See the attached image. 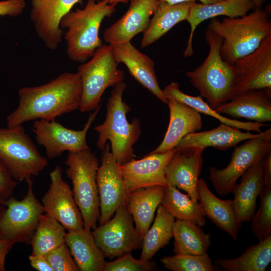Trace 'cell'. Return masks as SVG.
Here are the masks:
<instances>
[{
    "label": "cell",
    "mask_w": 271,
    "mask_h": 271,
    "mask_svg": "<svg viewBox=\"0 0 271 271\" xmlns=\"http://www.w3.org/2000/svg\"><path fill=\"white\" fill-rule=\"evenodd\" d=\"M18 95V106L7 116V127L39 119L55 120L57 117L79 109L81 80L77 72H64L43 85L23 87Z\"/></svg>",
    "instance_id": "6da1fadb"
},
{
    "label": "cell",
    "mask_w": 271,
    "mask_h": 271,
    "mask_svg": "<svg viewBox=\"0 0 271 271\" xmlns=\"http://www.w3.org/2000/svg\"><path fill=\"white\" fill-rule=\"evenodd\" d=\"M270 13L269 6L239 17L211 19L208 28L222 38L220 54L224 61L233 65L259 46L271 34Z\"/></svg>",
    "instance_id": "7a4b0ae2"
},
{
    "label": "cell",
    "mask_w": 271,
    "mask_h": 271,
    "mask_svg": "<svg viewBox=\"0 0 271 271\" xmlns=\"http://www.w3.org/2000/svg\"><path fill=\"white\" fill-rule=\"evenodd\" d=\"M115 4L101 0H87L84 7L70 11L60 21V27L66 29L64 40L68 58L83 63L103 45L99 37L102 21L115 11Z\"/></svg>",
    "instance_id": "3957f363"
},
{
    "label": "cell",
    "mask_w": 271,
    "mask_h": 271,
    "mask_svg": "<svg viewBox=\"0 0 271 271\" xmlns=\"http://www.w3.org/2000/svg\"><path fill=\"white\" fill-rule=\"evenodd\" d=\"M126 85L123 81L115 86L106 103L103 122L94 127L98 133L97 147L103 150L107 141L110 150L119 165L134 159L133 145L141 134V122L134 118L129 122L126 114L131 108L122 99Z\"/></svg>",
    "instance_id": "277c9868"
},
{
    "label": "cell",
    "mask_w": 271,
    "mask_h": 271,
    "mask_svg": "<svg viewBox=\"0 0 271 271\" xmlns=\"http://www.w3.org/2000/svg\"><path fill=\"white\" fill-rule=\"evenodd\" d=\"M205 40L209 53L203 63L186 75L200 96L215 109L236 94V80L233 65L224 61L220 49L222 38L207 29Z\"/></svg>",
    "instance_id": "5b68a950"
},
{
    "label": "cell",
    "mask_w": 271,
    "mask_h": 271,
    "mask_svg": "<svg viewBox=\"0 0 271 271\" xmlns=\"http://www.w3.org/2000/svg\"><path fill=\"white\" fill-rule=\"evenodd\" d=\"M65 165L67 177L71 180L72 194L82 217L84 228L94 230L99 216V199L96 176L99 160L90 148L68 152Z\"/></svg>",
    "instance_id": "8992f818"
},
{
    "label": "cell",
    "mask_w": 271,
    "mask_h": 271,
    "mask_svg": "<svg viewBox=\"0 0 271 271\" xmlns=\"http://www.w3.org/2000/svg\"><path fill=\"white\" fill-rule=\"evenodd\" d=\"M111 44L98 48L88 62L79 65L77 72L82 83V95L79 110L92 111L100 105L106 88L123 82V72L118 68Z\"/></svg>",
    "instance_id": "52a82bcc"
},
{
    "label": "cell",
    "mask_w": 271,
    "mask_h": 271,
    "mask_svg": "<svg viewBox=\"0 0 271 271\" xmlns=\"http://www.w3.org/2000/svg\"><path fill=\"white\" fill-rule=\"evenodd\" d=\"M0 161L14 180L27 183L48 164L23 124L0 128Z\"/></svg>",
    "instance_id": "ba28073f"
},
{
    "label": "cell",
    "mask_w": 271,
    "mask_h": 271,
    "mask_svg": "<svg viewBox=\"0 0 271 271\" xmlns=\"http://www.w3.org/2000/svg\"><path fill=\"white\" fill-rule=\"evenodd\" d=\"M28 189L21 200L14 196L0 205V239L14 244H30L44 207L36 197L32 180L27 182Z\"/></svg>",
    "instance_id": "9c48e42d"
},
{
    "label": "cell",
    "mask_w": 271,
    "mask_h": 271,
    "mask_svg": "<svg viewBox=\"0 0 271 271\" xmlns=\"http://www.w3.org/2000/svg\"><path fill=\"white\" fill-rule=\"evenodd\" d=\"M271 152V128L242 145L235 146L229 164L218 169L211 167L208 178L216 193L223 196L231 193L237 180L256 162L263 160Z\"/></svg>",
    "instance_id": "30bf717a"
},
{
    "label": "cell",
    "mask_w": 271,
    "mask_h": 271,
    "mask_svg": "<svg viewBox=\"0 0 271 271\" xmlns=\"http://www.w3.org/2000/svg\"><path fill=\"white\" fill-rule=\"evenodd\" d=\"M97 246L110 259L126 252L142 249L143 238L133 225L125 206L118 207L114 217L92 231Z\"/></svg>",
    "instance_id": "8fae6325"
},
{
    "label": "cell",
    "mask_w": 271,
    "mask_h": 271,
    "mask_svg": "<svg viewBox=\"0 0 271 271\" xmlns=\"http://www.w3.org/2000/svg\"><path fill=\"white\" fill-rule=\"evenodd\" d=\"M101 107L100 104L90 113L83 128L80 130L69 129L55 120H35L32 130L37 143L45 148L47 158H55L65 151L76 153L89 149L86 135Z\"/></svg>",
    "instance_id": "7c38bea8"
},
{
    "label": "cell",
    "mask_w": 271,
    "mask_h": 271,
    "mask_svg": "<svg viewBox=\"0 0 271 271\" xmlns=\"http://www.w3.org/2000/svg\"><path fill=\"white\" fill-rule=\"evenodd\" d=\"M102 151L101 165L96 176L99 199V225L110 220L118 207L126 206L129 195L120 172L119 165L111 152L110 144L107 143Z\"/></svg>",
    "instance_id": "4fadbf2b"
},
{
    "label": "cell",
    "mask_w": 271,
    "mask_h": 271,
    "mask_svg": "<svg viewBox=\"0 0 271 271\" xmlns=\"http://www.w3.org/2000/svg\"><path fill=\"white\" fill-rule=\"evenodd\" d=\"M50 178L49 189L42 199L45 212L56 219L67 231L83 228L81 213L72 190L62 178L60 166L50 173Z\"/></svg>",
    "instance_id": "5bb4252c"
},
{
    "label": "cell",
    "mask_w": 271,
    "mask_h": 271,
    "mask_svg": "<svg viewBox=\"0 0 271 271\" xmlns=\"http://www.w3.org/2000/svg\"><path fill=\"white\" fill-rule=\"evenodd\" d=\"M236 94L254 89H271V34L251 53L233 64Z\"/></svg>",
    "instance_id": "9a60e30c"
},
{
    "label": "cell",
    "mask_w": 271,
    "mask_h": 271,
    "mask_svg": "<svg viewBox=\"0 0 271 271\" xmlns=\"http://www.w3.org/2000/svg\"><path fill=\"white\" fill-rule=\"evenodd\" d=\"M175 150L164 153H149L119 165L120 172L128 194L142 188L168 186L165 169Z\"/></svg>",
    "instance_id": "2e32d148"
},
{
    "label": "cell",
    "mask_w": 271,
    "mask_h": 271,
    "mask_svg": "<svg viewBox=\"0 0 271 271\" xmlns=\"http://www.w3.org/2000/svg\"><path fill=\"white\" fill-rule=\"evenodd\" d=\"M79 0H31L30 19L38 37L50 50L57 49L62 40V18Z\"/></svg>",
    "instance_id": "e0dca14e"
},
{
    "label": "cell",
    "mask_w": 271,
    "mask_h": 271,
    "mask_svg": "<svg viewBox=\"0 0 271 271\" xmlns=\"http://www.w3.org/2000/svg\"><path fill=\"white\" fill-rule=\"evenodd\" d=\"M204 151L203 149L196 148L175 150L165 169L168 186L186 192L195 202H198V184L203 163Z\"/></svg>",
    "instance_id": "ac0fdd59"
},
{
    "label": "cell",
    "mask_w": 271,
    "mask_h": 271,
    "mask_svg": "<svg viewBox=\"0 0 271 271\" xmlns=\"http://www.w3.org/2000/svg\"><path fill=\"white\" fill-rule=\"evenodd\" d=\"M129 7L125 13L112 25L105 29L103 38L108 44L130 42L147 28L151 17L159 0H129Z\"/></svg>",
    "instance_id": "d6986e66"
},
{
    "label": "cell",
    "mask_w": 271,
    "mask_h": 271,
    "mask_svg": "<svg viewBox=\"0 0 271 271\" xmlns=\"http://www.w3.org/2000/svg\"><path fill=\"white\" fill-rule=\"evenodd\" d=\"M111 45L115 61L124 64L136 80L163 103L167 104L157 80L154 61L130 42Z\"/></svg>",
    "instance_id": "ffe728a7"
},
{
    "label": "cell",
    "mask_w": 271,
    "mask_h": 271,
    "mask_svg": "<svg viewBox=\"0 0 271 271\" xmlns=\"http://www.w3.org/2000/svg\"><path fill=\"white\" fill-rule=\"evenodd\" d=\"M215 111L234 118L259 122L271 121V89H254L237 93Z\"/></svg>",
    "instance_id": "44dd1931"
},
{
    "label": "cell",
    "mask_w": 271,
    "mask_h": 271,
    "mask_svg": "<svg viewBox=\"0 0 271 271\" xmlns=\"http://www.w3.org/2000/svg\"><path fill=\"white\" fill-rule=\"evenodd\" d=\"M167 104L170 110L167 130L160 145L150 153H164L173 151L184 137L202 128V117L192 107L173 98L168 99Z\"/></svg>",
    "instance_id": "7402d4cb"
},
{
    "label": "cell",
    "mask_w": 271,
    "mask_h": 271,
    "mask_svg": "<svg viewBox=\"0 0 271 271\" xmlns=\"http://www.w3.org/2000/svg\"><path fill=\"white\" fill-rule=\"evenodd\" d=\"M263 160L256 162L241 176L231 193L234 194L233 205L239 222H248L253 217L256 207V199L264 186Z\"/></svg>",
    "instance_id": "603a6c76"
},
{
    "label": "cell",
    "mask_w": 271,
    "mask_h": 271,
    "mask_svg": "<svg viewBox=\"0 0 271 271\" xmlns=\"http://www.w3.org/2000/svg\"><path fill=\"white\" fill-rule=\"evenodd\" d=\"M198 194V202L204 215L237 241L241 223L236 217L232 200L216 197L202 178L199 179Z\"/></svg>",
    "instance_id": "cb8c5ba5"
},
{
    "label": "cell",
    "mask_w": 271,
    "mask_h": 271,
    "mask_svg": "<svg viewBox=\"0 0 271 271\" xmlns=\"http://www.w3.org/2000/svg\"><path fill=\"white\" fill-rule=\"evenodd\" d=\"M255 8L253 4L249 0H223L210 4L194 2L190 9L187 20L190 24L191 30L183 53L184 56L190 57L193 54V35L196 28L200 23L219 16L231 18L241 17Z\"/></svg>",
    "instance_id": "d4e9b609"
},
{
    "label": "cell",
    "mask_w": 271,
    "mask_h": 271,
    "mask_svg": "<svg viewBox=\"0 0 271 271\" xmlns=\"http://www.w3.org/2000/svg\"><path fill=\"white\" fill-rule=\"evenodd\" d=\"M260 133L253 134L249 131L243 132L240 129L221 123L217 127L209 130L195 132L184 137L174 150L187 148H215L226 151L235 147L239 143L257 137Z\"/></svg>",
    "instance_id": "484cf974"
},
{
    "label": "cell",
    "mask_w": 271,
    "mask_h": 271,
    "mask_svg": "<svg viewBox=\"0 0 271 271\" xmlns=\"http://www.w3.org/2000/svg\"><path fill=\"white\" fill-rule=\"evenodd\" d=\"M65 242L80 271H104L105 256L97 246L92 231L84 227L67 231Z\"/></svg>",
    "instance_id": "4316f807"
},
{
    "label": "cell",
    "mask_w": 271,
    "mask_h": 271,
    "mask_svg": "<svg viewBox=\"0 0 271 271\" xmlns=\"http://www.w3.org/2000/svg\"><path fill=\"white\" fill-rule=\"evenodd\" d=\"M166 187L156 186L136 190L129 194L126 208L131 215L135 228L143 238L161 204Z\"/></svg>",
    "instance_id": "83f0119b"
},
{
    "label": "cell",
    "mask_w": 271,
    "mask_h": 271,
    "mask_svg": "<svg viewBox=\"0 0 271 271\" xmlns=\"http://www.w3.org/2000/svg\"><path fill=\"white\" fill-rule=\"evenodd\" d=\"M188 2L168 5L159 2L147 28L144 31L141 47L145 48L165 35L179 23L187 21L192 5Z\"/></svg>",
    "instance_id": "f1b7e54d"
},
{
    "label": "cell",
    "mask_w": 271,
    "mask_h": 271,
    "mask_svg": "<svg viewBox=\"0 0 271 271\" xmlns=\"http://www.w3.org/2000/svg\"><path fill=\"white\" fill-rule=\"evenodd\" d=\"M172 233L175 254H205L211 244L210 234L191 221L175 220Z\"/></svg>",
    "instance_id": "f546056e"
},
{
    "label": "cell",
    "mask_w": 271,
    "mask_h": 271,
    "mask_svg": "<svg viewBox=\"0 0 271 271\" xmlns=\"http://www.w3.org/2000/svg\"><path fill=\"white\" fill-rule=\"evenodd\" d=\"M165 97L167 99L173 98L192 107L199 113L211 116L223 123L240 129L247 131H254L260 133L261 128L267 124L257 121H242L232 119L222 116L212 108L209 104L204 101L200 95L193 96L183 93L179 88L178 83L172 81L163 90Z\"/></svg>",
    "instance_id": "4dcf8cb0"
},
{
    "label": "cell",
    "mask_w": 271,
    "mask_h": 271,
    "mask_svg": "<svg viewBox=\"0 0 271 271\" xmlns=\"http://www.w3.org/2000/svg\"><path fill=\"white\" fill-rule=\"evenodd\" d=\"M271 261V236L249 246L239 256L217 259L214 263L225 271H265Z\"/></svg>",
    "instance_id": "1f68e13d"
},
{
    "label": "cell",
    "mask_w": 271,
    "mask_h": 271,
    "mask_svg": "<svg viewBox=\"0 0 271 271\" xmlns=\"http://www.w3.org/2000/svg\"><path fill=\"white\" fill-rule=\"evenodd\" d=\"M175 219L161 204L159 205L154 222L143 238L140 259L151 260L160 249L169 243L173 237Z\"/></svg>",
    "instance_id": "d6a6232c"
},
{
    "label": "cell",
    "mask_w": 271,
    "mask_h": 271,
    "mask_svg": "<svg viewBox=\"0 0 271 271\" xmlns=\"http://www.w3.org/2000/svg\"><path fill=\"white\" fill-rule=\"evenodd\" d=\"M65 227L47 213L42 214L32 237V255L45 256L64 242Z\"/></svg>",
    "instance_id": "836d02e7"
},
{
    "label": "cell",
    "mask_w": 271,
    "mask_h": 271,
    "mask_svg": "<svg viewBox=\"0 0 271 271\" xmlns=\"http://www.w3.org/2000/svg\"><path fill=\"white\" fill-rule=\"evenodd\" d=\"M161 204L176 220L191 221L201 227L206 224L198 202H194L176 187H166Z\"/></svg>",
    "instance_id": "e575fe53"
},
{
    "label": "cell",
    "mask_w": 271,
    "mask_h": 271,
    "mask_svg": "<svg viewBox=\"0 0 271 271\" xmlns=\"http://www.w3.org/2000/svg\"><path fill=\"white\" fill-rule=\"evenodd\" d=\"M164 268L172 271H214L215 268L207 253L193 255L177 253L160 259Z\"/></svg>",
    "instance_id": "d590c367"
},
{
    "label": "cell",
    "mask_w": 271,
    "mask_h": 271,
    "mask_svg": "<svg viewBox=\"0 0 271 271\" xmlns=\"http://www.w3.org/2000/svg\"><path fill=\"white\" fill-rule=\"evenodd\" d=\"M259 196L260 205L251 219L250 228L261 241L271 236V184L264 185Z\"/></svg>",
    "instance_id": "8d00e7d4"
},
{
    "label": "cell",
    "mask_w": 271,
    "mask_h": 271,
    "mask_svg": "<svg viewBox=\"0 0 271 271\" xmlns=\"http://www.w3.org/2000/svg\"><path fill=\"white\" fill-rule=\"evenodd\" d=\"M159 270L154 261L137 259L131 252H126L114 261L106 262L104 271H153Z\"/></svg>",
    "instance_id": "74e56055"
},
{
    "label": "cell",
    "mask_w": 271,
    "mask_h": 271,
    "mask_svg": "<svg viewBox=\"0 0 271 271\" xmlns=\"http://www.w3.org/2000/svg\"><path fill=\"white\" fill-rule=\"evenodd\" d=\"M53 271H78L66 242L54 249L45 256Z\"/></svg>",
    "instance_id": "f35d334b"
},
{
    "label": "cell",
    "mask_w": 271,
    "mask_h": 271,
    "mask_svg": "<svg viewBox=\"0 0 271 271\" xmlns=\"http://www.w3.org/2000/svg\"><path fill=\"white\" fill-rule=\"evenodd\" d=\"M18 183L9 174L0 161V205H3L13 196L14 191Z\"/></svg>",
    "instance_id": "ab89813d"
},
{
    "label": "cell",
    "mask_w": 271,
    "mask_h": 271,
    "mask_svg": "<svg viewBox=\"0 0 271 271\" xmlns=\"http://www.w3.org/2000/svg\"><path fill=\"white\" fill-rule=\"evenodd\" d=\"M26 7L25 0H5L0 1V16H18Z\"/></svg>",
    "instance_id": "60d3db41"
},
{
    "label": "cell",
    "mask_w": 271,
    "mask_h": 271,
    "mask_svg": "<svg viewBox=\"0 0 271 271\" xmlns=\"http://www.w3.org/2000/svg\"><path fill=\"white\" fill-rule=\"evenodd\" d=\"M29 259L31 266L38 271H53L44 256L30 255Z\"/></svg>",
    "instance_id": "b9f144b4"
},
{
    "label": "cell",
    "mask_w": 271,
    "mask_h": 271,
    "mask_svg": "<svg viewBox=\"0 0 271 271\" xmlns=\"http://www.w3.org/2000/svg\"><path fill=\"white\" fill-rule=\"evenodd\" d=\"M14 245V243L0 239V271L6 270V256Z\"/></svg>",
    "instance_id": "7bdbcfd3"
},
{
    "label": "cell",
    "mask_w": 271,
    "mask_h": 271,
    "mask_svg": "<svg viewBox=\"0 0 271 271\" xmlns=\"http://www.w3.org/2000/svg\"><path fill=\"white\" fill-rule=\"evenodd\" d=\"M263 173L264 185L271 184V152L263 160Z\"/></svg>",
    "instance_id": "ee69618b"
},
{
    "label": "cell",
    "mask_w": 271,
    "mask_h": 271,
    "mask_svg": "<svg viewBox=\"0 0 271 271\" xmlns=\"http://www.w3.org/2000/svg\"><path fill=\"white\" fill-rule=\"evenodd\" d=\"M199 1L203 4H210L222 1L223 0H159L168 5H175L184 2Z\"/></svg>",
    "instance_id": "f6af8a7d"
},
{
    "label": "cell",
    "mask_w": 271,
    "mask_h": 271,
    "mask_svg": "<svg viewBox=\"0 0 271 271\" xmlns=\"http://www.w3.org/2000/svg\"><path fill=\"white\" fill-rule=\"evenodd\" d=\"M254 5L255 8H262V6L267 0H249Z\"/></svg>",
    "instance_id": "bcb514c9"
},
{
    "label": "cell",
    "mask_w": 271,
    "mask_h": 271,
    "mask_svg": "<svg viewBox=\"0 0 271 271\" xmlns=\"http://www.w3.org/2000/svg\"><path fill=\"white\" fill-rule=\"evenodd\" d=\"M107 2L109 4H115L116 5L119 3H126L129 0H103Z\"/></svg>",
    "instance_id": "7dc6e473"
}]
</instances>
